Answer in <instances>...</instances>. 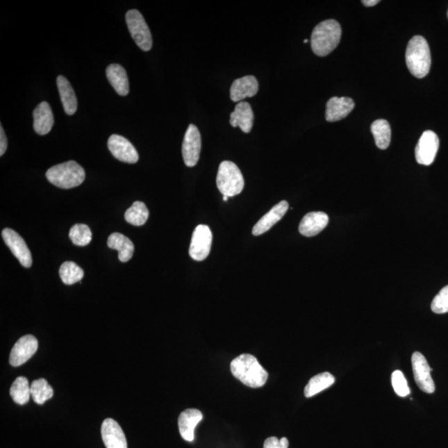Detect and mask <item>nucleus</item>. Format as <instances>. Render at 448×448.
Here are the masks:
<instances>
[{"mask_svg": "<svg viewBox=\"0 0 448 448\" xmlns=\"http://www.w3.org/2000/svg\"><path fill=\"white\" fill-rule=\"evenodd\" d=\"M108 146L113 156L119 161L128 164H135L139 160L138 151L133 144L122 135H110Z\"/></svg>", "mask_w": 448, "mask_h": 448, "instance_id": "obj_12", "label": "nucleus"}, {"mask_svg": "<svg viewBox=\"0 0 448 448\" xmlns=\"http://www.w3.org/2000/svg\"><path fill=\"white\" fill-rule=\"evenodd\" d=\"M106 78L119 96L126 97L130 91L129 80L125 68L119 64H110L106 68Z\"/></svg>", "mask_w": 448, "mask_h": 448, "instance_id": "obj_22", "label": "nucleus"}, {"mask_svg": "<svg viewBox=\"0 0 448 448\" xmlns=\"http://www.w3.org/2000/svg\"><path fill=\"white\" fill-rule=\"evenodd\" d=\"M288 208L289 206L287 201H281L277 204L255 224L253 229L254 235L259 236L270 230L273 226L283 219L285 213L288 212Z\"/></svg>", "mask_w": 448, "mask_h": 448, "instance_id": "obj_19", "label": "nucleus"}, {"mask_svg": "<svg viewBox=\"0 0 448 448\" xmlns=\"http://www.w3.org/2000/svg\"><path fill=\"white\" fill-rule=\"evenodd\" d=\"M46 177L53 185L68 190L82 185L86 174L82 166L76 161L70 160L49 169Z\"/></svg>", "mask_w": 448, "mask_h": 448, "instance_id": "obj_4", "label": "nucleus"}, {"mask_svg": "<svg viewBox=\"0 0 448 448\" xmlns=\"http://www.w3.org/2000/svg\"><path fill=\"white\" fill-rule=\"evenodd\" d=\"M392 385L397 395L407 397L410 395V388L408 385L406 378L400 370H395L392 374Z\"/></svg>", "mask_w": 448, "mask_h": 448, "instance_id": "obj_32", "label": "nucleus"}, {"mask_svg": "<svg viewBox=\"0 0 448 448\" xmlns=\"http://www.w3.org/2000/svg\"><path fill=\"white\" fill-rule=\"evenodd\" d=\"M204 418L203 413L195 408L186 409L179 417L178 424L179 433L187 442H193L194 429L199 422Z\"/></svg>", "mask_w": 448, "mask_h": 448, "instance_id": "obj_18", "label": "nucleus"}, {"mask_svg": "<svg viewBox=\"0 0 448 448\" xmlns=\"http://www.w3.org/2000/svg\"><path fill=\"white\" fill-rule=\"evenodd\" d=\"M149 217V210L142 202L136 201L125 213V219L127 223L134 226H142L147 223Z\"/></svg>", "mask_w": 448, "mask_h": 448, "instance_id": "obj_30", "label": "nucleus"}, {"mask_svg": "<svg viewBox=\"0 0 448 448\" xmlns=\"http://www.w3.org/2000/svg\"><path fill=\"white\" fill-rule=\"evenodd\" d=\"M8 147V140L3 126H0V156H3Z\"/></svg>", "mask_w": 448, "mask_h": 448, "instance_id": "obj_35", "label": "nucleus"}, {"mask_svg": "<svg viewBox=\"0 0 448 448\" xmlns=\"http://www.w3.org/2000/svg\"><path fill=\"white\" fill-rule=\"evenodd\" d=\"M108 246L110 249L118 251V258L122 263H127L133 257L135 250L133 242L122 233L110 234Z\"/></svg>", "mask_w": 448, "mask_h": 448, "instance_id": "obj_24", "label": "nucleus"}, {"mask_svg": "<svg viewBox=\"0 0 448 448\" xmlns=\"http://www.w3.org/2000/svg\"><path fill=\"white\" fill-rule=\"evenodd\" d=\"M408 71L417 78H424L429 74L432 63L428 42L424 37L417 35L409 41L406 55Z\"/></svg>", "mask_w": 448, "mask_h": 448, "instance_id": "obj_3", "label": "nucleus"}, {"mask_svg": "<svg viewBox=\"0 0 448 448\" xmlns=\"http://www.w3.org/2000/svg\"><path fill=\"white\" fill-rule=\"evenodd\" d=\"M308 41H309L308 40H304L305 44H306V42H308Z\"/></svg>", "mask_w": 448, "mask_h": 448, "instance_id": "obj_38", "label": "nucleus"}, {"mask_svg": "<svg viewBox=\"0 0 448 448\" xmlns=\"http://www.w3.org/2000/svg\"><path fill=\"white\" fill-rule=\"evenodd\" d=\"M289 441L287 438L279 439L276 437H270L264 442L263 448H288Z\"/></svg>", "mask_w": 448, "mask_h": 448, "instance_id": "obj_34", "label": "nucleus"}, {"mask_svg": "<svg viewBox=\"0 0 448 448\" xmlns=\"http://www.w3.org/2000/svg\"><path fill=\"white\" fill-rule=\"evenodd\" d=\"M59 276L64 284L74 285L83 280L84 272L78 264L74 262H65L60 267Z\"/></svg>", "mask_w": 448, "mask_h": 448, "instance_id": "obj_27", "label": "nucleus"}, {"mask_svg": "<svg viewBox=\"0 0 448 448\" xmlns=\"http://www.w3.org/2000/svg\"><path fill=\"white\" fill-rule=\"evenodd\" d=\"M329 223V217L326 213L311 212L303 217L299 232L305 237H314L325 229Z\"/></svg>", "mask_w": 448, "mask_h": 448, "instance_id": "obj_16", "label": "nucleus"}, {"mask_svg": "<svg viewBox=\"0 0 448 448\" xmlns=\"http://www.w3.org/2000/svg\"><path fill=\"white\" fill-rule=\"evenodd\" d=\"M230 367L233 376L247 386L263 387L267 381V371L259 364L257 358L249 354H243L234 358Z\"/></svg>", "mask_w": 448, "mask_h": 448, "instance_id": "obj_1", "label": "nucleus"}, {"mask_svg": "<svg viewBox=\"0 0 448 448\" xmlns=\"http://www.w3.org/2000/svg\"><path fill=\"white\" fill-rule=\"evenodd\" d=\"M412 366L417 386L426 394H433L435 391V383L431 375L433 369L430 368L426 358L420 352L413 353Z\"/></svg>", "mask_w": 448, "mask_h": 448, "instance_id": "obj_11", "label": "nucleus"}, {"mask_svg": "<svg viewBox=\"0 0 448 448\" xmlns=\"http://www.w3.org/2000/svg\"><path fill=\"white\" fill-rule=\"evenodd\" d=\"M341 33L340 25L336 20L328 19L317 25L311 34V49L319 57H326L339 45Z\"/></svg>", "mask_w": 448, "mask_h": 448, "instance_id": "obj_2", "label": "nucleus"}, {"mask_svg": "<svg viewBox=\"0 0 448 448\" xmlns=\"http://www.w3.org/2000/svg\"><path fill=\"white\" fill-rule=\"evenodd\" d=\"M439 148V139L435 132L426 131L422 133L415 149V157L418 164L430 165L433 163Z\"/></svg>", "mask_w": 448, "mask_h": 448, "instance_id": "obj_9", "label": "nucleus"}, {"mask_svg": "<svg viewBox=\"0 0 448 448\" xmlns=\"http://www.w3.org/2000/svg\"><path fill=\"white\" fill-rule=\"evenodd\" d=\"M38 347V340L33 335L21 337L10 352V365L14 367L24 365L37 352Z\"/></svg>", "mask_w": 448, "mask_h": 448, "instance_id": "obj_13", "label": "nucleus"}, {"mask_svg": "<svg viewBox=\"0 0 448 448\" xmlns=\"http://www.w3.org/2000/svg\"><path fill=\"white\" fill-rule=\"evenodd\" d=\"M229 198V197H228V196H225V195H224V201H225V202H226V201H228Z\"/></svg>", "mask_w": 448, "mask_h": 448, "instance_id": "obj_37", "label": "nucleus"}, {"mask_svg": "<svg viewBox=\"0 0 448 448\" xmlns=\"http://www.w3.org/2000/svg\"><path fill=\"white\" fill-rule=\"evenodd\" d=\"M379 2H381L379 0H364V1H362V3L366 7H373L376 6Z\"/></svg>", "mask_w": 448, "mask_h": 448, "instance_id": "obj_36", "label": "nucleus"}, {"mask_svg": "<svg viewBox=\"0 0 448 448\" xmlns=\"http://www.w3.org/2000/svg\"><path fill=\"white\" fill-rule=\"evenodd\" d=\"M216 182L221 194L229 198L241 194L244 188L241 170L233 162L228 160L220 164Z\"/></svg>", "mask_w": 448, "mask_h": 448, "instance_id": "obj_5", "label": "nucleus"}, {"mask_svg": "<svg viewBox=\"0 0 448 448\" xmlns=\"http://www.w3.org/2000/svg\"><path fill=\"white\" fill-rule=\"evenodd\" d=\"M2 237L4 242L10 247L12 254L19 260L21 265L26 268L31 267L32 255L24 238L11 229H3Z\"/></svg>", "mask_w": 448, "mask_h": 448, "instance_id": "obj_10", "label": "nucleus"}, {"mask_svg": "<svg viewBox=\"0 0 448 448\" xmlns=\"http://www.w3.org/2000/svg\"><path fill=\"white\" fill-rule=\"evenodd\" d=\"M431 309L436 314L448 313V285L434 297Z\"/></svg>", "mask_w": 448, "mask_h": 448, "instance_id": "obj_33", "label": "nucleus"}, {"mask_svg": "<svg viewBox=\"0 0 448 448\" xmlns=\"http://www.w3.org/2000/svg\"><path fill=\"white\" fill-rule=\"evenodd\" d=\"M447 17H448V12H447Z\"/></svg>", "mask_w": 448, "mask_h": 448, "instance_id": "obj_39", "label": "nucleus"}, {"mask_svg": "<svg viewBox=\"0 0 448 448\" xmlns=\"http://www.w3.org/2000/svg\"><path fill=\"white\" fill-rule=\"evenodd\" d=\"M101 438L106 448H127V442L121 426L113 418H106L101 425Z\"/></svg>", "mask_w": 448, "mask_h": 448, "instance_id": "obj_14", "label": "nucleus"}, {"mask_svg": "<svg viewBox=\"0 0 448 448\" xmlns=\"http://www.w3.org/2000/svg\"><path fill=\"white\" fill-rule=\"evenodd\" d=\"M355 108V102L349 97H332L326 104V119L329 122L340 121L348 116Z\"/></svg>", "mask_w": 448, "mask_h": 448, "instance_id": "obj_15", "label": "nucleus"}, {"mask_svg": "<svg viewBox=\"0 0 448 448\" xmlns=\"http://www.w3.org/2000/svg\"><path fill=\"white\" fill-rule=\"evenodd\" d=\"M213 234L207 225H199L194 229L190 247V256L195 261L201 262L210 254Z\"/></svg>", "mask_w": 448, "mask_h": 448, "instance_id": "obj_7", "label": "nucleus"}, {"mask_svg": "<svg viewBox=\"0 0 448 448\" xmlns=\"http://www.w3.org/2000/svg\"><path fill=\"white\" fill-rule=\"evenodd\" d=\"M335 381V379L331 373L325 372L315 375L307 383L304 390V395L306 398H311V397L330 388Z\"/></svg>", "mask_w": 448, "mask_h": 448, "instance_id": "obj_25", "label": "nucleus"}, {"mask_svg": "<svg viewBox=\"0 0 448 448\" xmlns=\"http://www.w3.org/2000/svg\"><path fill=\"white\" fill-rule=\"evenodd\" d=\"M33 128L40 135L49 134L53 126L54 117L48 102L42 101L33 110Z\"/></svg>", "mask_w": 448, "mask_h": 448, "instance_id": "obj_20", "label": "nucleus"}, {"mask_svg": "<svg viewBox=\"0 0 448 448\" xmlns=\"http://www.w3.org/2000/svg\"><path fill=\"white\" fill-rule=\"evenodd\" d=\"M258 92V82L254 76H246L238 78L230 88V97L234 102H241L247 97H253Z\"/></svg>", "mask_w": 448, "mask_h": 448, "instance_id": "obj_17", "label": "nucleus"}, {"mask_svg": "<svg viewBox=\"0 0 448 448\" xmlns=\"http://www.w3.org/2000/svg\"><path fill=\"white\" fill-rule=\"evenodd\" d=\"M201 135L194 125L188 127L182 144V155L183 161L189 167H194L198 164L201 151Z\"/></svg>", "mask_w": 448, "mask_h": 448, "instance_id": "obj_8", "label": "nucleus"}, {"mask_svg": "<svg viewBox=\"0 0 448 448\" xmlns=\"http://www.w3.org/2000/svg\"><path fill=\"white\" fill-rule=\"evenodd\" d=\"M10 396L17 404H27L31 395L28 381L25 377L17 378L10 388Z\"/></svg>", "mask_w": 448, "mask_h": 448, "instance_id": "obj_28", "label": "nucleus"}, {"mask_svg": "<svg viewBox=\"0 0 448 448\" xmlns=\"http://www.w3.org/2000/svg\"><path fill=\"white\" fill-rule=\"evenodd\" d=\"M57 84L63 109L68 116H72L78 109V99H76L74 90L63 76H58Z\"/></svg>", "mask_w": 448, "mask_h": 448, "instance_id": "obj_23", "label": "nucleus"}, {"mask_svg": "<svg viewBox=\"0 0 448 448\" xmlns=\"http://www.w3.org/2000/svg\"><path fill=\"white\" fill-rule=\"evenodd\" d=\"M69 238L74 244L83 247L91 242L92 233L88 225L75 224L70 229Z\"/></svg>", "mask_w": 448, "mask_h": 448, "instance_id": "obj_31", "label": "nucleus"}, {"mask_svg": "<svg viewBox=\"0 0 448 448\" xmlns=\"http://www.w3.org/2000/svg\"><path fill=\"white\" fill-rule=\"evenodd\" d=\"M126 21L131 37L139 48L144 52L151 50L153 44L151 33L142 15L136 10H129L126 13Z\"/></svg>", "mask_w": 448, "mask_h": 448, "instance_id": "obj_6", "label": "nucleus"}, {"mask_svg": "<svg viewBox=\"0 0 448 448\" xmlns=\"http://www.w3.org/2000/svg\"><path fill=\"white\" fill-rule=\"evenodd\" d=\"M254 115L249 102L241 101L230 115V124L233 127H240L244 133H249L253 128Z\"/></svg>", "mask_w": 448, "mask_h": 448, "instance_id": "obj_21", "label": "nucleus"}, {"mask_svg": "<svg viewBox=\"0 0 448 448\" xmlns=\"http://www.w3.org/2000/svg\"><path fill=\"white\" fill-rule=\"evenodd\" d=\"M32 398L37 404H44L47 400L53 398V390L44 379H38L30 385Z\"/></svg>", "mask_w": 448, "mask_h": 448, "instance_id": "obj_29", "label": "nucleus"}, {"mask_svg": "<svg viewBox=\"0 0 448 448\" xmlns=\"http://www.w3.org/2000/svg\"><path fill=\"white\" fill-rule=\"evenodd\" d=\"M371 132L374 135L375 144L381 149L390 147L391 140V127L386 119H379L371 125Z\"/></svg>", "mask_w": 448, "mask_h": 448, "instance_id": "obj_26", "label": "nucleus"}]
</instances>
